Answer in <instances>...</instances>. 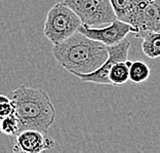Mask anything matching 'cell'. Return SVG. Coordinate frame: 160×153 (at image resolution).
Here are the masks:
<instances>
[{"instance_id":"30bf717a","label":"cell","mask_w":160,"mask_h":153,"mask_svg":"<svg viewBox=\"0 0 160 153\" xmlns=\"http://www.w3.org/2000/svg\"><path fill=\"white\" fill-rule=\"evenodd\" d=\"M129 65L130 61L128 59L113 64L108 73V78L111 85H122L129 81Z\"/></svg>"},{"instance_id":"7a4b0ae2","label":"cell","mask_w":160,"mask_h":153,"mask_svg":"<svg viewBox=\"0 0 160 153\" xmlns=\"http://www.w3.org/2000/svg\"><path fill=\"white\" fill-rule=\"evenodd\" d=\"M19 121V133L37 130L47 133L56 120V109L46 92L41 89L20 85L9 93Z\"/></svg>"},{"instance_id":"8992f818","label":"cell","mask_w":160,"mask_h":153,"mask_svg":"<svg viewBox=\"0 0 160 153\" xmlns=\"http://www.w3.org/2000/svg\"><path fill=\"white\" fill-rule=\"evenodd\" d=\"M78 31L88 38L102 42L106 46L117 44L129 33H132V27L118 19L114 20L111 24L103 27H88L81 24Z\"/></svg>"},{"instance_id":"6da1fadb","label":"cell","mask_w":160,"mask_h":153,"mask_svg":"<svg viewBox=\"0 0 160 153\" xmlns=\"http://www.w3.org/2000/svg\"><path fill=\"white\" fill-rule=\"evenodd\" d=\"M52 56L69 73L87 74L105 63L107 46L77 31L66 40L53 44Z\"/></svg>"},{"instance_id":"5b68a950","label":"cell","mask_w":160,"mask_h":153,"mask_svg":"<svg viewBox=\"0 0 160 153\" xmlns=\"http://www.w3.org/2000/svg\"><path fill=\"white\" fill-rule=\"evenodd\" d=\"M130 48V41L126 38L123 39L117 44L107 46L108 49V58L105 63L94 70L87 74H76L75 76L81 79L84 82L97 83V84H109L111 85L108 78V73L111 67L116 62L124 61L128 59V54Z\"/></svg>"},{"instance_id":"8fae6325","label":"cell","mask_w":160,"mask_h":153,"mask_svg":"<svg viewBox=\"0 0 160 153\" xmlns=\"http://www.w3.org/2000/svg\"><path fill=\"white\" fill-rule=\"evenodd\" d=\"M151 70L144 61H130L129 65V81L132 83H143L150 77Z\"/></svg>"},{"instance_id":"52a82bcc","label":"cell","mask_w":160,"mask_h":153,"mask_svg":"<svg viewBox=\"0 0 160 153\" xmlns=\"http://www.w3.org/2000/svg\"><path fill=\"white\" fill-rule=\"evenodd\" d=\"M16 137L13 152L40 153L50 150L56 146V142L52 137L37 130H24Z\"/></svg>"},{"instance_id":"9c48e42d","label":"cell","mask_w":160,"mask_h":153,"mask_svg":"<svg viewBox=\"0 0 160 153\" xmlns=\"http://www.w3.org/2000/svg\"><path fill=\"white\" fill-rule=\"evenodd\" d=\"M138 36L143 38L142 50L145 56L150 59L160 57V32H143Z\"/></svg>"},{"instance_id":"277c9868","label":"cell","mask_w":160,"mask_h":153,"mask_svg":"<svg viewBox=\"0 0 160 153\" xmlns=\"http://www.w3.org/2000/svg\"><path fill=\"white\" fill-rule=\"evenodd\" d=\"M63 2L88 27H103L116 20L110 0H64Z\"/></svg>"},{"instance_id":"4fadbf2b","label":"cell","mask_w":160,"mask_h":153,"mask_svg":"<svg viewBox=\"0 0 160 153\" xmlns=\"http://www.w3.org/2000/svg\"><path fill=\"white\" fill-rule=\"evenodd\" d=\"M14 113V106L8 96L0 94V117Z\"/></svg>"},{"instance_id":"ba28073f","label":"cell","mask_w":160,"mask_h":153,"mask_svg":"<svg viewBox=\"0 0 160 153\" xmlns=\"http://www.w3.org/2000/svg\"><path fill=\"white\" fill-rule=\"evenodd\" d=\"M116 19L129 24L132 26L136 16L134 0H110Z\"/></svg>"},{"instance_id":"7c38bea8","label":"cell","mask_w":160,"mask_h":153,"mask_svg":"<svg viewBox=\"0 0 160 153\" xmlns=\"http://www.w3.org/2000/svg\"><path fill=\"white\" fill-rule=\"evenodd\" d=\"M0 132L5 136H17L19 134V121L14 113L0 117Z\"/></svg>"},{"instance_id":"3957f363","label":"cell","mask_w":160,"mask_h":153,"mask_svg":"<svg viewBox=\"0 0 160 153\" xmlns=\"http://www.w3.org/2000/svg\"><path fill=\"white\" fill-rule=\"evenodd\" d=\"M81 21L70 7L58 2L48 10L43 27V34L52 44L60 43L78 31Z\"/></svg>"}]
</instances>
